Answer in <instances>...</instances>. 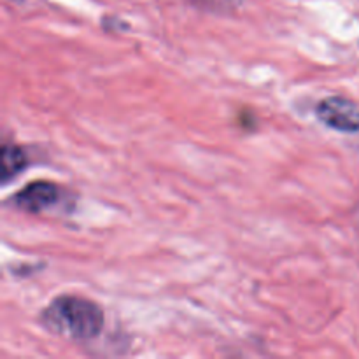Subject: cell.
Listing matches in <instances>:
<instances>
[{"label": "cell", "mask_w": 359, "mask_h": 359, "mask_svg": "<svg viewBox=\"0 0 359 359\" xmlns=\"http://www.w3.org/2000/svg\"><path fill=\"white\" fill-rule=\"evenodd\" d=\"M41 323L48 332L72 340H91L104 328V311L88 298L63 294L42 311Z\"/></svg>", "instance_id": "6da1fadb"}, {"label": "cell", "mask_w": 359, "mask_h": 359, "mask_svg": "<svg viewBox=\"0 0 359 359\" xmlns=\"http://www.w3.org/2000/svg\"><path fill=\"white\" fill-rule=\"evenodd\" d=\"M318 118L326 126L339 132H359V107L353 100L344 97H328L319 102L316 109Z\"/></svg>", "instance_id": "7a4b0ae2"}, {"label": "cell", "mask_w": 359, "mask_h": 359, "mask_svg": "<svg viewBox=\"0 0 359 359\" xmlns=\"http://www.w3.org/2000/svg\"><path fill=\"white\" fill-rule=\"evenodd\" d=\"M28 165L27 153L20 146H4L2 149V181L7 182L23 172Z\"/></svg>", "instance_id": "277c9868"}, {"label": "cell", "mask_w": 359, "mask_h": 359, "mask_svg": "<svg viewBox=\"0 0 359 359\" xmlns=\"http://www.w3.org/2000/svg\"><path fill=\"white\" fill-rule=\"evenodd\" d=\"M60 198H62V189L55 182L34 181L13 196V203L25 212L35 214L55 207Z\"/></svg>", "instance_id": "3957f363"}]
</instances>
